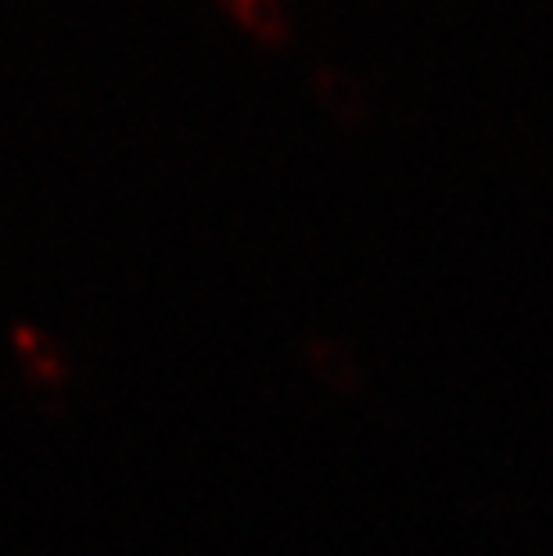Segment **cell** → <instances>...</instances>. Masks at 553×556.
<instances>
[{
  "mask_svg": "<svg viewBox=\"0 0 553 556\" xmlns=\"http://www.w3.org/2000/svg\"><path fill=\"white\" fill-rule=\"evenodd\" d=\"M310 87L321 98L324 109H331L341 119H363L370 112V93L367 87L341 65H316L310 73Z\"/></svg>",
  "mask_w": 553,
  "mask_h": 556,
  "instance_id": "1",
  "label": "cell"
},
{
  "mask_svg": "<svg viewBox=\"0 0 553 556\" xmlns=\"http://www.w3.org/2000/svg\"><path fill=\"white\" fill-rule=\"evenodd\" d=\"M216 4L227 11L234 22H241L252 37L266 43H285L291 40V29H296L285 0H216Z\"/></svg>",
  "mask_w": 553,
  "mask_h": 556,
  "instance_id": "2",
  "label": "cell"
}]
</instances>
